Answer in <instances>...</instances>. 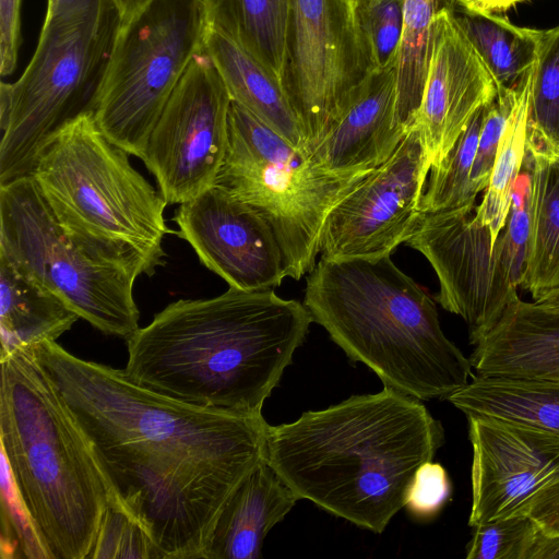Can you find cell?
<instances>
[{"label":"cell","instance_id":"43","mask_svg":"<svg viewBox=\"0 0 559 559\" xmlns=\"http://www.w3.org/2000/svg\"><path fill=\"white\" fill-rule=\"evenodd\" d=\"M546 307L559 308V292L547 296L546 298L535 301Z\"/></svg>","mask_w":559,"mask_h":559},{"label":"cell","instance_id":"29","mask_svg":"<svg viewBox=\"0 0 559 559\" xmlns=\"http://www.w3.org/2000/svg\"><path fill=\"white\" fill-rule=\"evenodd\" d=\"M487 106L476 112L443 160L430 169L420 200L421 213L475 207L471 171Z\"/></svg>","mask_w":559,"mask_h":559},{"label":"cell","instance_id":"34","mask_svg":"<svg viewBox=\"0 0 559 559\" xmlns=\"http://www.w3.org/2000/svg\"><path fill=\"white\" fill-rule=\"evenodd\" d=\"M88 558H160L144 530L122 510L108 506Z\"/></svg>","mask_w":559,"mask_h":559},{"label":"cell","instance_id":"2","mask_svg":"<svg viewBox=\"0 0 559 559\" xmlns=\"http://www.w3.org/2000/svg\"><path fill=\"white\" fill-rule=\"evenodd\" d=\"M312 318L273 289L180 299L128 340V380L191 406L260 415Z\"/></svg>","mask_w":559,"mask_h":559},{"label":"cell","instance_id":"28","mask_svg":"<svg viewBox=\"0 0 559 559\" xmlns=\"http://www.w3.org/2000/svg\"><path fill=\"white\" fill-rule=\"evenodd\" d=\"M535 69V67H534ZM533 71L520 87L502 132L489 183L475 207L476 218L490 230L493 242L503 230L512 200V189L526 155L527 121Z\"/></svg>","mask_w":559,"mask_h":559},{"label":"cell","instance_id":"14","mask_svg":"<svg viewBox=\"0 0 559 559\" xmlns=\"http://www.w3.org/2000/svg\"><path fill=\"white\" fill-rule=\"evenodd\" d=\"M428 173L420 134L413 126L394 153L331 211L321 258L377 260L391 255L418 223Z\"/></svg>","mask_w":559,"mask_h":559},{"label":"cell","instance_id":"30","mask_svg":"<svg viewBox=\"0 0 559 559\" xmlns=\"http://www.w3.org/2000/svg\"><path fill=\"white\" fill-rule=\"evenodd\" d=\"M527 142L559 152V25L536 31Z\"/></svg>","mask_w":559,"mask_h":559},{"label":"cell","instance_id":"5","mask_svg":"<svg viewBox=\"0 0 559 559\" xmlns=\"http://www.w3.org/2000/svg\"><path fill=\"white\" fill-rule=\"evenodd\" d=\"M0 441L51 558H88L109 492L82 431L31 347L1 360Z\"/></svg>","mask_w":559,"mask_h":559},{"label":"cell","instance_id":"20","mask_svg":"<svg viewBox=\"0 0 559 559\" xmlns=\"http://www.w3.org/2000/svg\"><path fill=\"white\" fill-rule=\"evenodd\" d=\"M298 500L263 457L222 509L203 559L260 558L265 536Z\"/></svg>","mask_w":559,"mask_h":559},{"label":"cell","instance_id":"36","mask_svg":"<svg viewBox=\"0 0 559 559\" xmlns=\"http://www.w3.org/2000/svg\"><path fill=\"white\" fill-rule=\"evenodd\" d=\"M451 481L445 468L432 461L416 471L406 493V510L418 520L435 518L450 499Z\"/></svg>","mask_w":559,"mask_h":559},{"label":"cell","instance_id":"3","mask_svg":"<svg viewBox=\"0 0 559 559\" xmlns=\"http://www.w3.org/2000/svg\"><path fill=\"white\" fill-rule=\"evenodd\" d=\"M423 401L390 388L269 425L264 459L298 499L382 533L444 442Z\"/></svg>","mask_w":559,"mask_h":559},{"label":"cell","instance_id":"42","mask_svg":"<svg viewBox=\"0 0 559 559\" xmlns=\"http://www.w3.org/2000/svg\"><path fill=\"white\" fill-rule=\"evenodd\" d=\"M121 15V20L130 16L148 0H114Z\"/></svg>","mask_w":559,"mask_h":559},{"label":"cell","instance_id":"40","mask_svg":"<svg viewBox=\"0 0 559 559\" xmlns=\"http://www.w3.org/2000/svg\"><path fill=\"white\" fill-rule=\"evenodd\" d=\"M525 559H559V536L537 528Z\"/></svg>","mask_w":559,"mask_h":559},{"label":"cell","instance_id":"41","mask_svg":"<svg viewBox=\"0 0 559 559\" xmlns=\"http://www.w3.org/2000/svg\"><path fill=\"white\" fill-rule=\"evenodd\" d=\"M104 0H48L47 13L49 16L76 14L92 10Z\"/></svg>","mask_w":559,"mask_h":559},{"label":"cell","instance_id":"4","mask_svg":"<svg viewBox=\"0 0 559 559\" xmlns=\"http://www.w3.org/2000/svg\"><path fill=\"white\" fill-rule=\"evenodd\" d=\"M390 257L321 258L307 276L304 306L383 386L447 400L474 376L471 360L443 333L432 298Z\"/></svg>","mask_w":559,"mask_h":559},{"label":"cell","instance_id":"24","mask_svg":"<svg viewBox=\"0 0 559 559\" xmlns=\"http://www.w3.org/2000/svg\"><path fill=\"white\" fill-rule=\"evenodd\" d=\"M447 401L466 416L516 421L559 437V380L476 374Z\"/></svg>","mask_w":559,"mask_h":559},{"label":"cell","instance_id":"23","mask_svg":"<svg viewBox=\"0 0 559 559\" xmlns=\"http://www.w3.org/2000/svg\"><path fill=\"white\" fill-rule=\"evenodd\" d=\"M79 319L60 298L0 258L1 360L20 349L56 341Z\"/></svg>","mask_w":559,"mask_h":559},{"label":"cell","instance_id":"37","mask_svg":"<svg viewBox=\"0 0 559 559\" xmlns=\"http://www.w3.org/2000/svg\"><path fill=\"white\" fill-rule=\"evenodd\" d=\"M22 0H0V73L10 75L16 67L20 45Z\"/></svg>","mask_w":559,"mask_h":559},{"label":"cell","instance_id":"21","mask_svg":"<svg viewBox=\"0 0 559 559\" xmlns=\"http://www.w3.org/2000/svg\"><path fill=\"white\" fill-rule=\"evenodd\" d=\"M204 48L231 100L292 146L306 152L299 121L277 75L237 41L214 28L207 27Z\"/></svg>","mask_w":559,"mask_h":559},{"label":"cell","instance_id":"33","mask_svg":"<svg viewBox=\"0 0 559 559\" xmlns=\"http://www.w3.org/2000/svg\"><path fill=\"white\" fill-rule=\"evenodd\" d=\"M468 559H525L537 532L527 514L492 520L473 527Z\"/></svg>","mask_w":559,"mask_h":559},{"label":"cell","instance_id":"11","mask_svg":"<svg viewBox=\"0 0 559 559\" xmlns=\"http://www.w3.org/2000/svg\"><path fill=\"white\" fill-rule=\"evenodd\" d=\"M475 207L421 213L405 241L429 261L439 281L436 301L466 322L473 345L519 296L526 262L503 230L493 242Z\"/></svg>","mask_w":559,"mask_h":559},{"label":"cell","instance_id":"18","mask_svg":"<svg viewBox=\"0 0 559 559\" xmlns=\"http://www.w3.org/2000/svg\"><path fill=\"white\" fill-rule=\"evenodd\" d=\"M406 133L396 120L395 68L372 70L308 154L331 171L371 170L394 153Z\"/></svg>","mask_w":559,"mask_h":559},{"label":"cell","instance_id":"32","mask_svg":"<svg viewBox=\"0 0 559 559\" xmlns=\"http://www.w3.org/2000/svg\"><path fill=\"white\" fill-rule=\"evenodd\" d=\"M358 13L372 70L396 69L403 33V0H365L358 2Z\"/></svg>","mask_w":559,"mask_h":559},{"label":"cell","instance_id":"27","mask_svg":"<svg viewBox=\"0 0 559 559\" xmlns=\"http://www.w3.org/2000/svg\"><path fill=\"white\" fill-rule=\"evenodd\" d=\"M491 71L497 88L518 90L536 63V31L499 14L456 16Z\"/></svg>","mask_w":559,"mask_h":559},{"label":"cell","instance_id":"19","mask_svg":"<svg viewBox=\"0 0 559 559\" xmlns=\"http://www.w3.org/2000/svg\"><path fill=\"white\" fill-rule=\"evenodd\" d=\"M474 346L477 376L559 380V308L518 296Z\"/></svg>","mask_w":559,"mask_h":559},{"label":"cell","instance_id":"22","mask_svg":"<svg viewBox=\"0 0 559 559\" xmlns=\"http://www.w3.org/2000/svg\"><path fill=\"white\" fill-rule=\"evenodd\" d=\"M531 178L530 233L520 287L534 301L559 292V152L526 142Z\"/></svg>","mask_w":559,"mask_h":559},{"label":"cell","instance_id":"25","mask_svg":"<svg viewBox=\"0 0 559 559\" xmlns=\"http://www.w3.org/2000/svg\"><path fill=\"white\" fill-rule=\"evenodd\" d=\"M290 0H201L207 27L237 41L283 82Z\"/></svg>","mask_w":559,"mask_h":559},{"label":"cell","instance_id":"12","mask_svg":"<svg viewBox=\"0 0 559 559\" xmlns=\"http://www.w3.org/2000/svg\"><path fill=\"white\" fill-rule=\"evenodd\" d=\"M370 71L357 0H290L283 84L307 154Z\"/></svg>","mask_w":559,"mask_h":559},{"label":"cell","instance_id":"6","mask_svg":"<svg viewBox=\"0 0 559 559\" xmlns=\"http://www.w3.org/2000/svg\"><path fill=\"white\" fill-rule=\"evenodd\" d=\"M129 156L87 112L56 133L31 176L73 239L138 276H151L165 263V236L176 231L165 222L163 194Z\"/></svg>","mask_w":559,"mask_h":559},{"label":"cell","instance_id":"31","mask_svg":"<svg viewBox=\"0 0 559 559\" xmlns=\"http://www.w3.org/2000/svg\"><path fill=\"white\" fill-rule=\"evenodd\" d=\"M2 559H52L16 489L10 467L1 454Z\"/></svg>","mask_w":559,"mask_h":559},{"label":"cell","instance_id":"13","mask_svg":"<svg viewBox=\"0 0 559 559\" xmlns=\"http://www.w3.org/2000/svg\"><path fill=\"white\" fill-rule=\"evenodd\" d=\"M230 105L203 48L167 102L142 159L167 204H181L215 185L227 150Z\"/></svg>","mask_w":559,"mask_h":559},{"label":"cell","instance_id":"44","mask_svg":"<svg viewBox=\"0 0 559 559\" xmlns=\"http://www.w3.org/2000/svg\"><path fill=\"white\" fill-rule=\"evenodd\" d=\"M361 1H365V0H357V2H361Z\"/></svg>","mask_w":559,"mask_h":559},{"label":"cell","instance_id":"9","mask_svg":"<svg viewBox=\"0 0 559 559\" xmlns=\"http://www.w3.org/2000/svg\"><path fill=\"white\" fill-rule=\"evenodd\" d=\"M0 258L102 333L126 341L140 328L139 276L73 239L31 175L0 185Z\"/></svg>","mask_w":559,"mask_h":559},{"label":"cell","instance_id":"8","mask_svg":"<svg viewBox=\"0 0 559 559\" xmlns=\"http://www.w3.org/2000/svg\"><path fill=\"white\" fill-rule=\"evenodd\" d=\"M372 170H328L231 100L215 185L271 225L286 277L298 281L317 264L331 211Z\"/></svg>","mask_w":559,"mask_h":559},{"label":"cell","instance_id":"15","mask_svg":"<svg viewBox=\"0 0 559 559\" xmlns=\"http://www.w3.org/2000/svg\"><path fill=\"white\" fill-rule=\"evenodd\" d=\"M466 417L473 450L468 525L526 514L538 490L559 474V437L497 417Z\"/></svg>","mask_w":559,"mask_h":559},{"label":"cell","instance_id":"39","mask_svg":"<svg viewBox=\"0 0 559 559\" xmlns=\"http://www.w3.org/2000/svg\"><path fill=\"white\" fill-rule=\"evenodd\" d=\"M526 0H457L464 12L473 15L507 12Z\"/></svg>","mask_w":559,"mask_h":559},{"label":"cell","instance_id":"1","mask_svg":"<svg viewBox=\"0 0 559 559\" xmlns=\"http://www.w3.org/2000/svg\"><path fill=\"white\" fill-rule=\"evenodd\" d=\"M82 431L109 492L160 558L203 559L218 515L264 457L260 415L179 403L56 341L31 346Z\"/></svg>","mask_w":559,"mask_h":559},{"label":"cell","instance_id":"17","mask_svg":"<svg viewBox=\"0 0 559 559\" xmlns=\"http://www.w3.org/2000/svg\"><path fill=\"white\" fill-rule=\"evenodd\" d=\"M497 96L488 66L460 25L454 11L432 21L431 53L414 124L428 171L448 155L473 117Z\"/></svg>","mask_w":559,"mask_h":559},{"label":"cell","instance_id":"10","mask_svg":"<svg viewBox=\"0 0 559 559\" xmlns=\"http://www.w3.org/2000/svg\"><path fill=\"white\" fill-rule=\"evenodd\" d=\"M207 23L201 0H148L121 20L93 111L102 132L143 159L147 141Z\"/></svg>","mask_w":559,"mask_h":559},{"label":"cell","instance_id":"38","mask_svg":"<svg viewBox=\"0 0 559 559\" xmlns=\"http://www.w3.org/2000/svg\"><path fill=\"white\" fill-rule=\"evenodd\" d=\"M526 514L539 531L559 536V474L538 490Z\"/></svg>","mask_w":559,"mask_h":559},{"label":"cell","instance_id":"35","mask_svg":"<svg viewBox=\"0 0 559 559\" xmlns=\"http://www.w3.org/2000/svg\"><path fill=\"white\" fill-rule=\"evenodd\" d=\"M519 90L497 88L496 98L487 107L471 171V180L477 193L484 191L489 183L499 142Z\"/></svg>","mask_w":559,"mask_h":559},{"label":"cell","instance_id":"16","mask_svg":"<svg viewBox=\"0 0 559 559\" xmlns=\"http://www.w3.org/2000/svg\"><path fill=\"white\" fill-rule=\"evenodd\" d=\"M176 234L200 262L241 290L273 289L286 277L271 225L252 207L214 185L179 204Z\"/></svg>","mask_w":559,"mask_h":559},{"label":"cell","instance_id":"26","mask_svg":"<svg viewBox=\"0 0 559 559\" xmlns=\"http://www.w3.org/2000/svg\"><path fill=\"white\" fill-rule=\"evenodd\" d=\"M457 0H403V33L396 61V120L406 131L419 108L431 53L432 21Z\"/></svg>","mask_w":559,"mask_h":559},{"label":"cell","instance_id":"7","mask_svg":"<svg viewBox=\"0 0 559 559\" xmlns=\"http://www.w3.org/2000/svg\"><path fill=\"white\" fill-rule=\"evenodd\" d=\"M120 23L114 0L46 15L28 66L0 85V185L29 176L56 133L94 111Z\"/></svg>","mask_w":559,"mask_h":559}]
</instances>
